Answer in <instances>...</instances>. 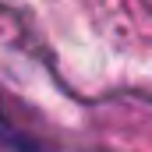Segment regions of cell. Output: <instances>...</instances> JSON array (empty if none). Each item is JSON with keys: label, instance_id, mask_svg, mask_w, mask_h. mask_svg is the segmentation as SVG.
<instances>
[{"label": "cell", "instance_id": "cell-1", "mask_svg": "<svg viewBox=\"0 0 152 152\" xmlns=\"http://www.w3.org/2000/svg\"><path fill=\"white\" fill-rule=\"evenodd\" d=\"M0 134H4V138H7V124H4V117H0Z\"/></svg>", "mask_w": 152, "mask_h": 152}]
</instances>
